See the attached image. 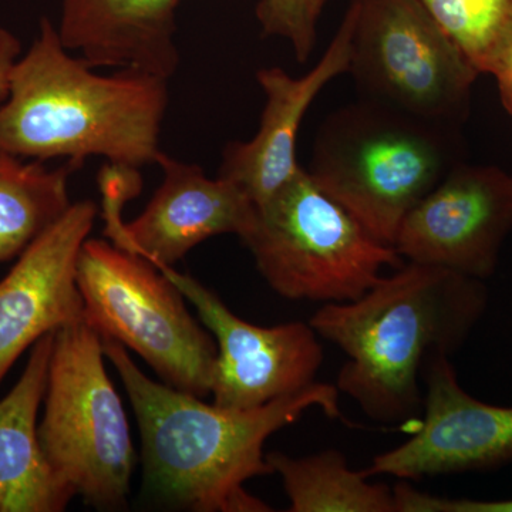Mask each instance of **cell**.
<instances>
[{
	"label": "cell",
	"instance_id": "obj_16",
	"mask_svg": "<svg viewBox=\"0 0 512 512\" xmlns=\"http://www.w3.org/2000/svg\"><path fill=\"white\" fill-rule=\"evenodd\" d=\"M53 338L37 340L19 382L0 400V512H60L74 498L47 461L37 426Z\"/></svg>",
	"mask_w": 512,
	"mask_h": 512
},
{
	"label": "cell",
	"instance_id": "obj_21",
	"mask_svg": "<svg viewBox=\"0 0 512 512\" xmlns=\"http://www.w3.org/2000/svg\"><path fill=\"white\" fill-rule=\"evenodd\" d=\"M399 512H512V500L477 501L421 493L406 483L394 487Z\"/></svg>",
	"mask_w": 512,
	"mask_h": 512
},
{
	"label": "cell",
	"instance_id": "obj_7",
	"mask_svg": "<svg viewBox=\"0 0 512 512\" xmlns=\"http://www.w3.org/2000/svg\"><path fill=\"white\" fill-rule=\"evenodd\" d=\"M84 320L156 370L163 383L210 396L217 343L192 318L187 299L156 266L101 239H86L77 262Z\"/></svg>",
	"mask_w": 512,
	"mask_h": 512
},
{
	"label": "cell",
	"instance_id": "obj_12",
	"mask_svg": "<svg viewBox=\"0 0 512 512\" xmlns=\"http://www.w3.org/2000/svg\"><path fill=\"white\" fill-rule=\"evenodd\" d=\"M424 370L427 392L419 431L373 458L363 473L420 480L488 470L512 460V407L474 399L461 387L448 356L431 357Z\"/></svg>",
	"mask_w": 512,
	"mask_h": 512
},
{
	"label": "cell",
	"instance_id": "obj_17",
	"mask_svg": "<svg viewBox=\"0 0 512 512\" xmlns=\"http://www.w3.org/2000/svg\"><path fill=\"white\" fill-rule=\"evenodd\" d=\"M266 460L281 477L289 512H397L393 488L370 483L336 448L305 457L274 451Z\"/></svg>",
	"mask_w": 512,
	"mask_h": 512
},
{
	"label": "cell",
	"instance_id": "obj_10",
	"mask_svg": "<svg viewBox=\"0 0 512 512\" xmlns=\"http://www.w3.org/2000/svg\"><path fill=\"white\" fill-rule=\"evenodd\" d=\"M153 265L192 303L217 340L211 387L214 404L229 410L258 409L316 383L323 349L311 323L264 328L245 322L197 279L171 265Z\"/></svg>",
	"mask_w": 512,
	"mask_h": 512
},
{
	"label": "cell",
	"instance_id": "obj_8",
	"mask_svg": "<svg viewBox=\"0 0 512 512\" xmlns=\"http://www.w3.org/2000/svg\"><path fill=\"white\" fill-rule=\"evenodd\" d=\"M348 73L362 99L460 127L480 73L419 0H352Z\"/></svg>",
	"mask_w": 512,
	"mask_h": 512
},
{
	"label": "cell",
	"instance_id": "obj_9",
	"mask_svg": "<svg viewBox=\"0 0 512 512\" xmlns=\"http://www.w3.org/2000/svg\"><path fill=\"white\" fill-rule=\"evenodd\" d=\"M156 164L164 180L146 210L124 224V202L141 187L136 168L110 164L100 175L104 195V234L111 244L147 259L173 266L192 248L217 235L244 238L255 221L256 205L231 181L211 180L198 165L175 160L161 151Z\"/></svg>",
	"mask_w": 512,
	"mask_h": 512
},
{
	"label": "cell",
	"instance_id": "obj_22",
	"mask_svg": "<svg viewBox=\"0 0 512 512\" xmlns=\"http://www.w3.org/2000/svg\"><path fill=\"white\" fill-rule=\"evenodd\" d=\"M22 52L18 37L9 30L0 28V104L9 93L10 72Z\"/></svg>",
	"mask_w": 512,
	"mask_h": 512
},
{
	"label": "cell",
	"instance_id": "obj_1",
	"mask_svg": "<svg viewBox=\"0 0 512 512\" xmlns=\"http://www.w3.org/2000/svg\"><path fill=\"white\" fill-rule=\"evenodd\" d=\"M103 340L136 414L143 446L144 488L161 503L197 512H266L272 508L244 488L272 474L266 440L320 409L339 419V389H308L251 410H229L144 375L121 343Z\"/></svg>",
	"mask_w": 512,
	"mask_h": 512
},
{
	"label": "cell",
	"instance_id": "obj_2",
	"mask_svg": "<svg viewBox=\"0 0 512 512\" xmlns=\"http://www.w3.org/2000/svg\"><path fill=\"white\" fill-rule=\"evenodd\" d=\"M484 281L407 262L352 302L326 303L309 323L346 356L336 387L369 419L413 420L423 410L420 373L457 352L483 318Z\"/></svg>",
	"mask_w": 512,
	"mask_h": 512
},
{
	"label": "cell",
	"instance_id": "obj_24",
	"mask_svg": "<svg viewBox=\"0 0 512 512\" xmlns=\"http://www.w3.org/2000/svg\"><path fill=\"white\" fill-rule=\"evenodd\" d=\"M326 2H328V0H313V3H315L316 9H318L320 13H322L323 6H325Z\"/></svg>",
	"mask_w": 512,
	"mask_h": 512
},
{
	"label": "cell",
	"instance_id": "obj_13",
	"mask_svg": "<svg viewBox=\"0 0 512 512\" xmlns=\"http://www.w3.org/2000/svg\"><path fill=\"white\" fill-rule=\"evenodd\" d=\"M96 215L93 201L72 202L0 281V382L37 340L83 322L77 262Z\"/></svg>",
	"mask_w": 512,
	"mask_h": 512
},
{
	"label": "cell",
	"instance_id": "obj_6",
	"mask_svg": "<svg viewBox=\"0 0 512 512\" xmlns=\"http://www.w3.org/2000/svg\"><path fill=\"white\" fill-rule=\"evenodd\" d=\"M86 322L55 332L39 440L74 497L99 510L126 507L136 453L123 403Z\"/></svg>",
	"mask_w": 512,
	"mask_h": 512
},
{
	"label": "cell",
	"instance_id": "obj_4",
	"mask_svg": "<svg viewBox=\"0 0 512 512\" xmlns=\"http://www.w3.org/2000/svg\"><path fill=\"white\" fill-rule=\"evenodd\" d=\"M458 128L362 99L326 117L306 171L373 238L393 247L407 214L463 161Z\"/></svg>",
	"mask_w": 512,
	"mask_h": 512
},
{
	"label": "cell",
	"instance_id": "obj_23",
	"mask_svg": "<svg viewBox=\"0 0 512 512\" xmlns=\"http://www.w3.org/2000/svg\"><path fill=\"white\" fill-rule=\"evenodd\" d=\"M491 76L497 82L501 104L512 117V36L495 62Z\"/></svg>",
	"mask_w": 512,
	"mask_h": 512
},
{
	"label": "cell",
	"instance_id": "obj_3",
	"mask_svg": "<svg viewBox=\"0 0 512 512\" xmlns=\"http://www.w3.org/2000/svg\"><path fill=\"white\" fill-rule=\"evenodd\" d=\"M168 80L136 70L94 73L69 55L49 19L13 64L0 104V154L82 165L99 156L138 168L156 163L168 106Z\"/></svg>",
	"mask_w": 512,
	"mask_h": 512
},
{
	"label": "cell",
	"instance_id": "obj_20",
	"mask_svg": "<svg viewBox=\"0 0 512 512\" xmlns=\"http://www.w3.org/2000/svg\"><path fill=\"white\" fill-rule=\"evenodd\" d=\"M320 12L313 0H259L256 19L265 36L288 40L299 63L311 57Z\"/></svg>",
	"mask_w": 512,
	"mask_h": 512
},
{
	"label": "cell",
	"instance_id": "obj_11",
	"mask_svg": "<svg viewBox=\"0 0 512 512\" xmlns=\"http://www.w3.org/2000/svg\"><path fill=\"white\" fill-rule=\"evenodd\" d=\"M512 231V174L464 161L404 218L394 249L416 264L490 278Z\"/></svg>",
	"mask_w": 512,
	"mask_h": 512
},
{
	"label": "cell",
	"instance_id": "obj_15",
	"mask_svg": "<svg viewBox=\"0 0 512 512\" xmlns=\"http://www.w3.org/2000/svg\"><path fill=\"white\" fill-rule=\"evenodd\" d=\"M180 0H62L60 40L87 66L117 67L168 80L177 72Z\"/></svg>",
	"mask_w": 512,
	"mask_h": 512
},
{
	"label": "cell",
	"instance_id": "obj_18",
	"mask_svg": "<svg viewBox=\"0 0 512 512\" xmlns=\"http://www.w3.org/2000/svg\"><path fill=\"white\" fill-rule=\"evenodd\" d=\"M79 165L46 168L0 154V262L19 256L69 210V178Z\"/></svg>",
	"mask_w": 512,
	"mask_h": 512
},
{
	"label": "cell",
	"instance_id": "obj_5",
	"mask_svg": "<svg viewBox=\"0 0 512 512\" xmlns=\"http://www.w3.org/2000/svg\"><path fill=\"white\" fill-rule=\"evenodd\" d=\"M241 241L266 284L291 301H356L382 279L384 266L404 264L396 249L373 238L303 167L256 207L254 225Z\"/></svg>",
	"mask_w": 512,
	"mask_h": 512
},
{
	"label": "cell",
	"instance_id": "obj_19",
	"mask_svg": "<svg viewBox=\"0 0 512 512\" xmlns=\"http://www.w3.org/2000/svg\"><path fill=\"white\" fill-rule=\"evenodd\" d=\"M480 74H491L512 36V0H419Z\"/></svg>",
	"mask_w": 512,
	"mask_h": 512
},
{
	"label": "cell",
	"instance_id": "obj_14",
	"mask_svg": "<svg viewBox=\"0 0 512 512\" xmlns=\"http://www.w3.org/2000/svg\"><path fill=\"white\" fill-rule=\"evenodd\" d=\"M353 23L355 12L349 5L325 53L302 77H292L279 67L256 73L266 96L258 133L249 141L228 144L218 175L237 185L256 207L274 197L302 170L296 158L302 121L322 90L348 73Z\"/></svg>",
	"mask_w": 512,
	"mask_h": 512
}]
</instances>
